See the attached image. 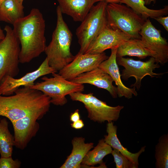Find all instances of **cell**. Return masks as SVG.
<instances>
[{
  "mask_svg": "<svg viewBox=\"0 0 168 168\" xmlns=\"http://www.w3.org/2000/svg\"><path fill=\"white\" fill-rule=\"evenodd\" d=\"M14 137L8 128V122L4 118L0 120V154L1 156H12Z\"/></svg>",
  "mask_w": 168,
  "mask_h": 168,
  "instance_id": "cb8c5ba5",
  "label": "cell"
},
{
  "mask_svg": "<svg viewBox=\"0 0 168 168\" xmlns=\"http://www.w3.org/2000/svg\"><path fill=\"white\" fill-rule=\"evenodd\" d=\"M24 9L18 0H5L0 6V21L13 25L25 16Z\"/></svg>",
  "mask_w": 168,
  "mask_h": 168,
  "instance_id": "44dd1931",
  "label": "cell"
},
{
  "mask_svg": "<svg viewBox=\"0 0 168 168\" xmlns=\"http://www.w3.org/2000/svg\"><path fill=\"white\" fill-rule=\"evenodd\" d=\"M108 57L104 52L96 54L78 52L72 61L59 71L58 73L71 81L81 74L98 68Z\"/></svg>",
  "mask_w": 168,
  "mask_h": 168,
  "instance_id": "8fae6325",
  "label": "cell"
},
{
  "mask_svg": "<svg viewBox=\"0 0 168 168\" xmlns=\"http://www.w3.org/2000/svg\"><path fill=\"white\" fill-rule=\"evenodd\" d=\"M21 3H23V2L24 0H18Z\"/></svg>",
  "mask_w": 168,
  "mask_h": 168,
  "instance_id": "e575fe53",
  "label": "cell"
},
{
  "mask_svg": "<svg viewBox=\"0 0 168 168\" xmlns=\"http://www.w3.org/2000/svg\"><path fill=\"white\" fill-rule=\"evenodd\" d=\"M53 77L44 76L42 81L37 82L30 87L39 90L50 99L51 103L63 106L67 102L66 96L84 90L83 84H78L66 79L56 72L52 74Z\"/></svg>",
  "mask_w": 168,
  "mask_h": 168,
  "instance_id": "8992f818",
  "label": "cell"
},
{
  "mask_svg": "<svg viewBox=\"0 0 168 168\" xmlns=\"http://www.w3.org/2000/svg\"><path fill=\"white\" fill-rule=\"evenodd\" d=\"M126 56L136 57L143 59L150 56L155 58V55L147 48L141 39L131 38L119 46L117 49L116 58Z\"/></svg>",
  "mask_w": 168,
  "mask_h": 168,
  "instance_id": "ffe728a7",
  "label": "cell"
},
{
  "mask_svg": "<svg viewBox=\"0 0 168 168\" xmlns=\"http://www.w3.org/2000/svg\"><path fill=\"white\" fill-rule=\"evenodd\" d=\"M80 119V116L78 109L76 110L74 112L72 113L70 116V120L72 122H76Z\"/></svg>",
  "mask_w": 168,
  "mask_h": 168,
  "instance_id": "f1b7e54d",
  "label": "cell"
},
{
  "mask_svg": "<svg viewBox=\"0 0 168 168\" xmlns=\"http://www.w3.org/2000/svg\"><path fill=\"white\" fill-rule=\"evenodd\" d=\"M21 162L18 159L13 160L12 156L0 157V168H19Z\"/></svg>",
  "mask_w": 168,
  "mask_h": 168,
  "instance_id": "4316f807",
  "label": "cell"
},
{
  "mask_svg": "<svg viewBox=\"0 0 168 168\" xmlns=\"http://www.w3.org/2000/svg\"><path fill=\"white\" fill-rule=\"evenodd\" d=\"M106 14L108 26L131 38L141 39L139 32L145 20L130 7L120 3H108Z\"/></svg>",
  "mask_w": 168,
  "mask_h": 168,
  "instance_id": "5b68a950",
  "label": "cell"
},
{
  "mask_svg": "<svg viewBox=\"0 0 168 168\" xmlns=\"http://www.w3.org/2000/svg\"><path fill=\"white\" fill-rule=\"evenodd\" d=\"M73 101L82 103L88 112V117L91 120L101 123L116 121L119 117L123 106L118 105L113 107L108 105L93 95V93L84 94L76 92L69 95Z\"/></svg>",
  "mask_w": 168,
  "mask_h": 168,
  "instance_id": "ba28073f",
  "label": "cell"
},
{
  "mask_svg": "<svg viewBox=\"0 0 168 168\" xmlns=\"http://www.w3.org/2000/svg\"><path fill=\"white\" fill-rule=\"evenodd\" d=\"M117 127L114 124L113 122H108L106 129L108 134L104 136V139L105 141L113 149L118 150L128 159L138 166V158L140 155L144 152L146 146L142 147L137 153H132L130 152L127 149L123 146L118 138L117 134Z\"/></svg>",
  "mask_w": 168,
  "mask_h": 168,
  "instance_id": "d6986e66",
  "label": "cell"
},
{
  "mask_svg": "<svg viewBox=\"0 0 168 168\" xmlns=\"http://www.w3.org/2000/svg\"><path fill=\"white\" fill-rule=\"evenodd\" d=\"M157 21L161 24L166 30L168 31V16H161L155 19Z\"/></svg>",
  "mask_w": 168,
  "mask_h": 168,
  "instance_id": "83f0119b",
  "label": "cell"
},
{
  "mask_svg": "<svg viewBox=\"0 0 168 168\" xmlns=\"http://www.w3.org/2000/svg\"><path fill=\"white\" fill-rule=\"evenodd\" d=\"M62 14L72 17L75 21L82 22L89 13L96 0H57Z\"/></svg>",
  "mask_w": 168,
  "mask_h": 168,
  "instance_id": "e0dca14e",
  "label": "cell"
},
{
  "mask_svg": "<svg viewBox=\"0 0 168 168\" xmlns=\"http://www.w3.org/2000/svg\"><path fill=\"white\" fill-rule=\"evenodd\" d=\"M155 157L156 168H168V134L159 138L155 146Z\"/></svg>",
  "mask_w": 168,
  "mask_h": 168,
  "instance_id": "d4e9b609",
  "label": "cell"
},
{
  "mask_svg": "<svg viewBox=\"0 0 168 168\" xmlns=\"http://www.w3.org/2000/svg\"><path fill=\"white\" fill-rule=\"evenodd\" d=\"M57 23L52 40L44 52L49 65L57 72L60 71L73 59L70 51L72 35L63 20L58 6L56 8Z\"/></svg>",
  "mask_w": 168,
  "mask_h": 168,
  "instance_id": "3957f363",
  "label": "cell"
},
{
  "mask_svg": "<svg viewBox=\"0 0 168 168\" xmlns=\"http://www.w3.org/2000/svg\"><path fill=\"white\" fill-rule=\"evenodd\" d=\"M78 84H88L107 91L114 98L117 97V88L111 77L99 68L81 74L71 80Z\"/></svg>",
  "mask_w": 168,
  "mask_h": 168,
  "instance_id": "2e32d148",
  "label": "cell"
},
{
  "mask_svg": "<svg viewBox=\"0 0 168 168\" xmlns=\"http://www.w3.org/2000/svg\"><path fill=\"white\" fill-rule=\"evenodd\" d=\"M72 128L76 129H80L82 128L84 126V122L82 120L80 119L78 120L71 124Z\"/></svg>",
  "mask_w": 168,
  "mask_h": 168,
  "instance_id": "f546056e",
  "label": "cell"
},
{
  "mask_svg": "<svg viewBox=\"0 0 168 168\" xmlns=\"http://www.w3.org/2000/svg\"><path fill=\"white\" fill-rule=\"evenodd\" d=\"M57 72L50 67L47 58L45 59L39 67L33 72L28 73L19 78L7 76L0 83V95L8 96L13 94L21 86H31L39 78Z\"/></svg>",
  "mask_w": 168,
  "mask_h": 168,
  "instance_id": "4fadbf2b",
  "label": "cell"
},
{
  "mask_svg": "<svg viewBox=\"0 0 168 168\" xmlns=\"http://www.w3.org/2000/svg\"><path fill=\"white\" fill-rule=\"evenodd\" d=\"M72 149L60 168H80L82 162L87 153L94 147L92 142L85 143L82 137H75L72 141Z\"/></svg>",
  "mask_w": 168,
  "mask_h": 168,
  "instance_id": "ac0fdd59",
  "label": "cell"
},
{
  "mask_svg": "<svg viewBox=\"0 0 168 168\" xmlns=\"http://www.w3.org/2000/svg\"><path fill=\"white\" fill-rule=\"evenodd\" d=\"M97 2L104 1L107 3H120L121 0H96Z\"/></svg>",
  "mask_w": 168,
  "mask_h": 168,
  "instance_id": "4dcf8cb0",
  "label": "cell"
},
{
  "mask_svg": "<svg viewBox=\"0 0 168 168\" xmlns=\"http://www.w3.org/2000/svg\"><path fill=\"white\" fill-rule=\"evenodd\" d=\"M4 38L0 41V83L7 76L15 77L19 72L20 42L13 29L6 25Z\"/></svg>",
  "mask_w": 168,
  "mask_h": 168,
  "instance_id": "52a82bcc",
  "label": "cell"
},
{
  "mask_svg": "<svg viewBox=\"0 0 168 168\" xmlns=\"http://www.w3.org/2000/svg\"><path fill=\"white\" fill-rule=\"evenodd\" d=\"M118 65L122 66L124 68L122 70L121 77L124 80H127L131 77L136 79L135 82L131 86L139 90L141 87V81L147 75L151 77L162 75L164 73H156L153 71L160 67L156 59L151 57L146 61L136 60L131 58L124 57L116 58Z\"/></svg>",
  "mask_w": 168,
  "mask_h": 168,
  "instance_id": "9c48e42d",
  "label": "cell"
},
{
  "mask_svg": "<svg viewBox=\"0 0 168 168\" xmlns=\"http://www.w3.org/2000/svg\"><path fill=\"white\" fill-rule=\"evenodd\" d=\"M5 35L3 33V30L0 26V41L3 40L5 37Z\"/></svg>",
  "mask_w": 168,
  "mask_h": 168,
  "instance_id": "d6a6232c",
  "label": "cell"
},
{
  "mask_svg": "<svg viewBox=\"0 0 168 168\" xmlns=\"http://www.w3.org/2000/svg\"><path fill=\"white\" fill-rule=\"evenodd\" d=\"M118 47L111 49L110 57L101 62L98 68L108 74L115 82L117 86L118 96L129 99L132 97L133 95L137 96L138 93L135 87L130 88L126 86L121 80V74L116 62V52Z\"/></svg>",
  "mask_w": 168,
  "mask_h": 168,
  "instance_id": "9a60e30c",
  "label": "cell"
},
{
  "mask_svg": "<svg viewBox=\"0 0 168 168\" xmlns=\"http://www.w3.org/2000/svg\"><path fill=\"white\" fill-rule=\"evenodd\" d=\"M46 114L37 112L12 123L14 132V146L21 150L26 147L39 130L40 125L37 120L41 119Z\"/></svg>",
  "mask_w": 168,
  "mask_h": 168,
  "instance_id": "7c38bea8",
  "label": "cell"
},
{
  "mask_svg": "<svg viewBox=\"0 0 168 168\" xmlns=\"http://www.w3.org/2000/svg\"><path fill=\"white\" fill-rule=\"evenodd\" d=\"M145 47L155 55L156 63L164 65L168 61V43L149 19L146 20L139 32Z\"/></svg>",
  "mask_w": 168,
  "mask_h": 168,
  "instance_id": "30bf717a",
  "label": "cell"
},
{
  "mask_svg": "<svg viewBox=\"0 0 168 168\" xmlns=\"http://www.w3.org/2000/svg\"><path fill=\"white\" fill-rule=\"evenodd\" d=\"M120 3L125 4L145 21L149 18L155 19L168 13L167 5L159 9H151L146 6L144 0H121Z\"/></svg>",
  "mask_w": 168,
  "mask_h": 168,
  "instance_id": "603a6c76",
  "label": "cell"
},
{
  "mask_svg": "<svg viewBox=\"0 0 168 168\" xmlns=\"http://www.w3.org/2000/svg\"><path fill=\"white\" fill-rule=\"evenodd\" d=\"M145 5H149L151 3L153 2L154 4H155L156 2V0H144Z\"/></svg>",
  "mask_w": 168,
  "mask_h": 168,
  "instance_id": "1f68e13d",
  "label": "cell"
},
{
  "mask_svg": "<svg viewBox=\"0 0 168 168\" xmlns=\"http://www.w3.org/2000/svg\"><path fill=\"white\" fill-rule=\"evenodd\" d=\"M130 38L120 30L107 25L91 43L85 53H101L107 49L119 47Z\"/></svg>",
  "mask_w": 168,
  "mask_h": 168,
  "instance_id": "5bb4252c",
  "label": "cell"
},
{
  "mask_svg": "<svg viewBox=\"0 0 168 168\" xmlns=\"http://www.w3.org/2000/svg\"><path fill=\"white\" fill-rule=\"evenodd\" d=\"M13 31L20 44V62L28 63L44 51L45 21L37 8H32L29 14L13 24Z\"/></svg>",
  "mask_w": 168,
  "mask_h": 168,
  "instance_id": "6da1fadb",
  "label": "cell"
},
{
  "mask_svg": "<svg viewBox=\"0 0 168 168\" xmlns=\"http://www.w3.org/2000/svg\"><path fill=\"white\" fill-rule=\"evenodd\" d=\"M5 0H0V6Z\"/></svg>",
  "mask_w": 168,
  "mask_h": 168,
  "instance_id": "836d02e7",
  "label": "cell"
},
{
  "mask_svg": "<svg viewBox=\"0 0 168 168\" xmlns=\"http://www.w3.org/2000/svg\"><path fill=\"white\" fill-rule=\"evenodd\" d=\"M51 104L50 98L30 86L19 88L12 95H0V116L12 123L38 112L47 113Z\"/></svg>",
  "mask_w": 168,
  "mask_h": 168,
  "instance_id": "7a4b0ae2",
  "label": "cell"
},
{
  "mask_svg": "<svg viewBox=\"0 0 168 168\" xmlns=\"http://www.w3.org/2000/svg\"><path fill=\"white\" fill-rule=\"evenodd\" d=\"M107 4L100 1L93 5L77 28L76 34L80 47L79 53L84 54L91 43L107 26Z\"/></svg>",
  "mask_w": 168,
  "mask_h": 168,
  "instance_id": "277c9868",
  "label": "cell"
},
{
  "mask_svg": "<svg viewBox=\"0 0 168 168\" xmlns=\"http://www.w3.org/2000/svg\"><path fill=\"white\" fill-rule=\"evenodd\" d=\"M116 168H138V166L128 159L117 149L112 150L111 153Z\"/></svg>",
  "mask_w": 168,
  "mask_h": 168,
  "instance_id": "484cf974",
  "label": "cell"
},
{
  "mask_svg": "<svg viewBox=\"0 0 168 168\" xmlns=\"http://www.w3.org/2000/svg\"><path fill=\"white\" fill-rule=\"evenodd\" d=\"M112 148L105 142L104 139L100 140L94 148L89 151L85 155L82 162L81 167H86L103 163V158L111 153Z\"/></svg>",
  "mask_w": 168,
  "mask_h": 168,
  "instance_id": "7402d4cb",
  "label": "cell"
}]
</instances>
